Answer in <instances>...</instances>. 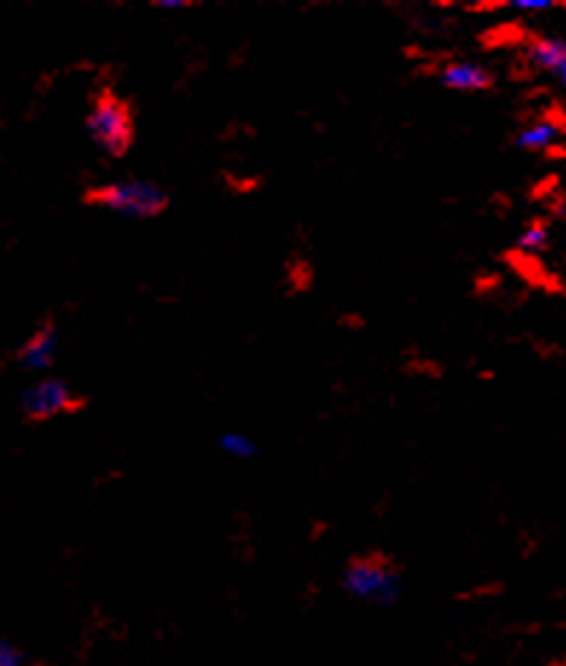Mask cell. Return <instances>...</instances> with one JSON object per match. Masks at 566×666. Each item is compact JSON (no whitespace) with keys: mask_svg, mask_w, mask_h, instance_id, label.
Segmentation results:
<instances>
[{"mask_svg":"<svg viewBox=\"0 0 566 666\" xmlns=\"http://www.w3.org/2000/svg\"><path fill=\"white\" fill-rule=\"evenodd\" d=\"M0 666H27V652L12 641H0Z\"/></svg>","mask_w":566,"mask_h":666,"instance_id":"11","label":"cell"},{"mask_svg":"<svg viewBox=\"0 0 566 666\" xmlns=\"http://www.w3.org/2000/svg\"><path fill=\"white\" fill-rule=\"evenodd\" d=\"M218 448L230 457H239V460H250V457L259 455V446L250 437L239 431H227L218 437Z\"/></svg>","mask_w":566,"mask_h":666,"instance_id":"10","label":"cell"},{"mask_svg":"<svg viewBox=\"0 0 566 666\" xmlns=\"http://www.w3.org/2000/svg\"><path fill=\"white\" fill-rule=\"evenodd\" d=\"M558 212H560V216H564V219H566V192H564V196H560V205H558Z\"/></svg>","mask_w":566,"mask_h":666,"instance_id":"15","label":"cell"},{"mask_svg":"<svg viewBox=\"0 0 566 666\" xmlns=\"http://www.w3.org/2000/svg\"><path fill=\"white\" fill-rule=\"evenodd\" d=\"M555 79H558V85L566 91V64H564V67H560L558 73H555Z\"/></svg>","mask_w":566,"mask_h":666,"instance_id":"14","label":"cell"},{"mask_svg":"<svg viewBox=\"0 0 566 666\" xmlns=\"http://www.w3.org/2000/svg\"><path fill=\"white\" fill-rule=\"evenodd\" d=\"M549 239H552L549 221L535 219L532 225L523 228V233L517 236V251L526 253V257H537V253H543L546 248H549Z\"/></svg>","mask_w":566,"mask_h":666,"instance_id":"9","label":"cell"},{"mask_svg":"<svg viewBox=\"0 0 566 666\" xmlns=\"http://www.w3.org/2000/svg\"><path fill=\"white\" fill-rule=\"evenodd\" d=\"M439 82L448 91H457V94H480V91L494 87V73L485 64L462 59V62L444 64L442 73H439Z\"/></svg>","mask_w":566,"mask_h":666,"instance_id":"6","label":"cell"},{"mask_svg":"<svg viewBox=\"0 0 566 666\" xmlns=\"http://www.w3.org/2000/svg\"><path fill=\"white\" fill-rule=\"evenodd\" d=\"M560 141V126L555 119H535L514 134V146L523 152H549Z\"/></svg>","mask_w":566,"mask_h":666,"instance_id":"8","label":"cell"},{"mask_svg":"<svg viewBox=\"0 0 566 666\" xmlns=\"http://www.w3.org/2000/svg\"><path fill=\"white\" fill-rule=\"evenodd\" d=\"M87 137L99 146L105 155H128L134 143V111L123 96L111 87H102L94 94V103L87 111Z\"/></svg>","mask_w":566,"mask_h":666,"instance_id":"2","label":"cell"},{"mask_svg":"<svg viewBox=\"0 0 566 666\" xmlns=\"http://www.w3.org/2000/svg\"><path fill=\"white\" fill-rule=\"evenodd\" d=\"M526 59L535 64L537 71L555 76L566 64V39H558V35H532L526 44Z\"/></svg>","mask_w":566,"mask_h":666,"instance_id":"7","label":"cell"},{"mask_svg":"<svg viewBox=\"0 0 566 666\" xmlns=\"http://www.w3.org/2000/svg\"><path fill=\"white\" fill-rule=\"evenodd\" d=\"M151 7H157V9H187V7H192V0H155Z\"/></svg>","mask_w":566,"mask_h":666,"instance_id":"13","label":"cell"},{"mask_svg":"<svg viewBox=\"0 0 566 666\" xmlns=\"http://www.w3.org/2000/svg\"><path fill=\"white\" fill-rule=\"evenodd\" d=\"M85 405V396H78L62 378H44V382L27 387L21 393V414L30 423H48V419H55V416L78 414Z\"/></svg>","mask_w":566,"mask_h":666,"instance_id":"4","label":"cell"},{"mask_svg":"<svg viewBox=\"0 0 566 666\" xmlns=\"http://www.w3.org/2000/svg\"><path fill=\"white\" fill-rule=\"evenodd\" d=\"M85 205L108 210L123 219H157L169 210V192L155 180L128 178L87 189Z\"/></svg>","mask_w":566,"mask_h":666,"instance_id":"1","label":"cell"},{"mask_svg":"<svg viewBox=\"0 0 566 666\" xmlns=\"http://www.w3.org/2000/svg\"><path fill=\"white\" fill-rule=\"evenodd\" d=\"M509 7L520 9V12H543V9L558 7V3H552V0H512Z\"/></svg>","mask_w":566,"mask_h":666,"instance_id":"12","label":"cell"},{"mask_svg":"<svg viewBox=\"0 0 566 666\" xmlns=\"http://www.w3.org/2000/svg\"><path fill=\"white\" fill-rule=\"evenodd\" d=\"M343 591L357 603L389 608L401 596V573L396 571V564L378 553L355 556L343 571Z\"/></svg>","mask_w":566,"mask_h":666,"instance_id":"3","label":"cell"},{"mask_svg":"<svg viewBox=\"0 0 566 666\" xmlns=\"http://www.w3.org/2000/svg\"><path fill=\"white\" fill-rule=\"evenodd\" d=\"M55 353H59V330L53 321H44L39 330L27 337L21 350L15 353V361L30 373H44L53 367Z\"/></svg>","mask_w":566,"mask_h":666,"instance_id":"5","label":"cell"}]
</instances>
